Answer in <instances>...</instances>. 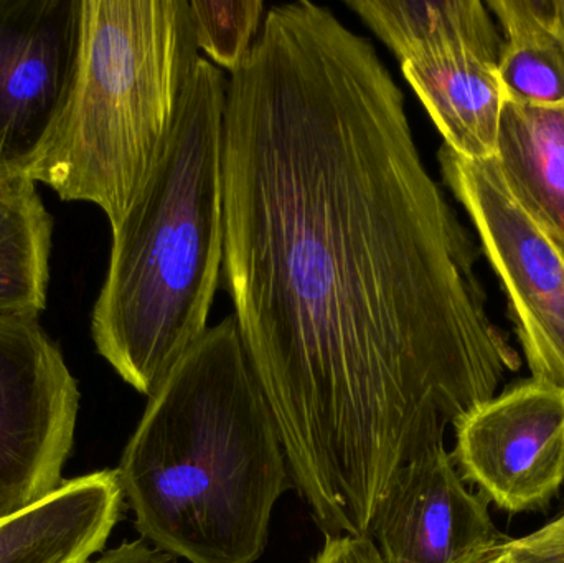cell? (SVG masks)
<instances>
[{"label":"cell","instance_id":"obj_1","mask_svg":"<svg viewBox=\"0 0 564 563\" xmlns=\"http://www.w3.org/2000/svg\"><path fill=\"white\" fill-rule=\"evenodd\" d=\"M225 286L292 485L368 538L401 468L497 396L519 354L421 161L400 86L327 7L276 6L227 83Z\"/></svg>","mask_w":564,"mask_h":563},{"label":"cell","instance_id":"obj_2","mask_svg":"<svg viewBox=\"0 0 564 563\" xmlns=\"http://www.w3.org/2000/svg\"><path fill=\"white\" fill-rule=\"evenodd\" d=\"M135 529L191 563H254L292 485L237 317H225L149 399L118 468Z\"/></svg>","mask_w":564,"mask_h":563},{"label":"cell","instance_id":"obj_3","mask_svg":"<svg viewBox=\"0 0 564 563\" xmlns=\"http://www.w3.org/2000/svg\"><path fill=\"white\" fill-rule=\"evenodd\" d=\"M224 72L198 58L171 139L112 230L91 313L99 356L151 399L207 333L224 270Z\"/></svg>","mask_w":564,"mask_h":563},{"label":"cell","instance_id":"obj_4","mask_svg":"<svg viewBox=\"0 0 564 563\" xmlns=\"http://www.w3.org/2000/svg\"><path fill=\"white\" fill-rule=\"evenodd\" d=\"M187 0H83L78 72L26 177L115 230L161 159L197 66Z\"/></svg>","mask_w":564,"mask_h":563},{"label":"cell","instance_id":"obj_5","mask_svg":"<svg viewBox=\"0 0 564 563\" xmlns=\"http://www.w3.org/2000/svg\"><path fill=\"white\" fill-rule=\"evenodd\" d=\"M441 171L496 270L533 379L564 389V257L520 207L494 161L440 149Z\"/></svg>","mask_w":564,"mask_h":563},{"label":"cell","instance_id":"obj_6","mask_svg":"<svg viewBox=\"0 0 564 563\" xmlns=\"http://www.w3.org/2000/svg\"><path fill=\"white\" fill-rule=\"evenodd\" d=\"M79 390L40 321H0V519L63 485Z\"/></svg>","mask_w":564,"mask_h":563},{"label":"cell","instance_id":"obj_7","mask_svg":"<svg viewBox=\"0 0 564 563\" xmlns=\"http://www.w3.org/2000/svg\"><path fill=\"white\" fill-rule=\"evenodd\" d=\"M460 478L502 511L545 509L564 483V389L529 379L454 423Z\"/></svg>","mask_w":564,"mask_h":563},{"label":"cell","instance_id":"obj_8","mask_svg":"<svg viewBox=\"0 0 564 563\" xmlns=\"http://www.w3.org/2000/svg\"><path fill=\"white\" fill-rule=\"evenodd\" d=\"M83 0H0V182L26 177L78 72Z\"/></svg>","mask_w":564,"mask_h":563},{"label":"cell","instance_id":"obj_9","mask_svg":"<svg viewBox=\"0 0 564 563\" xmlns=\"http://www.w3.org/2000/svg\"><path fill=\"white\" fill-rule=\"evenodd\" d=\"M368 538L383 563H479L507 541L444 445L401 468Z\"/></svg>","mask_w":564,"mask_h":563},{"label":"cell","instance_id":"obj_10","mask_svg":"<svg viewBox=\"0 0 564 563\" xmlns=\"http://www.w3.org/2000/svg\"><path fill=\"white\" fill-rule=\"evenodd\" d=\"M118 469L63 483L30 508L0 519V563H86L121 516Z\"/></svg>","mask_w":564,"mask_h":563},{"label":"cell","instance_id":"obj_11","mask_svg":"<svg viewBox=\"0 0 564 563\" xmlns=\"http://www.w3.org/2000/svg\"><path fill=\"white\" fill-rule=\"evenodd\" d=\"M444 145L469 161H494L506 93L497 63L474 53L424 56L401 65Z\"/></svg>","mask_w":564,"mask_h":563},{"label":"cell","instance_id":"obj_12","mask_svg":"<svg viewBox=\"0 0 564 563\" xmlns=\"http://www.w3.org/2000/svg\"><path fill=\"white\" fill-rule=\"evenodd\" d=\"M494 162L510 194L564 257V106L506 99Z\"/></svg>","mask_w":564,"mask_h":563},{"label":"cell","instance_id":"obj_13","mask_svg":"<svg viewBox=\"0 0 564 563\" xmlns=\"http://www.w3.org/2000/svg\"><path fill=\"white\" fill-rule=\"evenodd\" d=\"M401 65L424 56L467 52L499 63L506 40L479 0L403 2L348 0Z\"/></svg>","mask_w":564,"mask_h":563},{"label":"cell","instance_id":"obj_14","mask_svg":"<svg viewBox=\"0 0 564 563\" xmlns=\"http://www.w3.org/2000/svg\"><path fill=\"white\" fill-rule=\"evenodd\" d=\"M52 237L36 182H0V321H39L45 311Z\"/></svg>","mask_w":564,"mask_h":563},{"label":"cell","instance_id":"obj_15","mask_svg":"<svg viewBox=\"0 0 564 563\" xmlns=\"http://www.w3.org/2000/svg\"><path fill=\"white\" fill-rule=\"evenodd\" d=\"M497 73L509 101L564 106V45L556 30L506 42Z\"/></svg>","mask_w":564,"mask_h":563},{"label":"cell","instance_id":"obj_16","mask_svg":"<svg viewBox=\"0 0 564 563\" xmlns=\"http://www.w3.org/2000/svg\"><path fill=\"white\" fill-rule=\"evenodd\" d=\"M198 48L234 75L257 42L264 2H204L191 0Z\"/></svg>","mask_w":564,"mask_h":563},{"label":"cell","instance_id":"obj_17","mask_svg":"<svg viewBox=\"0 0 564 563\" xmlns=\"http://www.w3.org/2000/svg\"><path fill=\"white\" fill-rule=\"evenodd\" d=\"M479 563H564V512L533 534L507 539Z\"/></svg>","mask_w":564,"mask_h":563},{"label":"cell","instance_id":"obj_18","mask_svg":"<svg viewBox=\"0 0 564 563\" xmlns=\"http://www.w3.org/2000/svg\"><path fill=\"white\" fill-rule=\"evenodd\" d=\"M486 6L499 19L506 42L556 30V0H490Z\"/></svg>","mask_w":564,"mask_h":563},{"label":"cell","instance_id":"obj_19","mask_svg":"<svg viewBox=\"0 0 564 563\" xmlns=\"http://www.w3.org/2000/svg\"><path fill=\"white\" fill-rule=\"evenodd\" d=\"M311 563H383L370 538L338 535L325 538L318 554Z\"/></svg>","mask_w":564,"mask_h":563},{"label":"cell","instance_id":"obj_20","mask_svg":"<svg viewBox=\"0 0 564 563\" xmlns=\"http://www.w3.org/2000/svg\"><path fill=\"white\" fill-rule=\"evenodd\" d=\"M86 563H178L175 557L159 551L154 545L149 544L145 539L139 541L124 542L119 548L111 549L99 555L98 559H91Z\"/></svg>","mask_w":564,"mask_h":563},{"label":"cell","instance_id":"obj_21","mask_svg":"<svg viewBox=\"0 0 564 563\" xmlns=\"http://www.w3.org/2000/svg\"><path fill=\"white\" fill-rule=\"evenodd\" d=\"M556 33L564 45V0H556Z\"/></svg>","mask_w":564,"mask_h":563}]
</instances>
